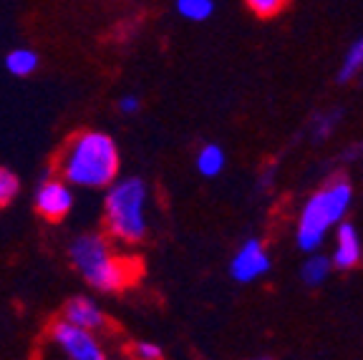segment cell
<instances>
[{"mask_svg":"<svg viewBox=\"0 0 363 360\" xmlns=\"http://www.w3.org/2000/svg\"><path fill=\"white\" fill-rule=\"evenodd\" d=\"M71 265L99 293H121L142 277V259L119 254L113 249L111 237L99 232L79 235L68 247Z\"/></svg>","mask_w":363,"mask_h":360,"instance_id":"6da1fadb","label":"cell"},{"mask_svg":"<svg viewBox=\"0 0 363 360\" xmlns=\"http://www.w3.org/2000/svg\"><path fill=\"white\" fill-rule=\"evenodd\" d=\"M119 147L104 131H81L66 141L56 171L71 186L106 189L119 176Z\"/></svg>","mask_w":363,"mask_h":360,"instance_id":"7a4b0ae2","label":"cell"},{"mask_svg":"<svg viewBox=\"0 0 363 360\" xmlns=\"http://www.w3.org/2000/svg\"><path fill=\"white\" fill-rule=\"evenodd\" d=\"M149 186L139 176H126L108 184L104 199L106 235L121 244H139L147 237Z\"/></svg>","mask_w":363,"mask_h":360,"instance_id":"3957f363","label":"cell"},{"mask_svg":"<svg viewBox=\"0 0 363 360\" xmlns=\"http://www.w3.org/2000/svg\"><path fill=\"white\" fill-rule=\"evenodd\" d=\"M353 189L346 179H333L323 189H318L306 202L298 222V247L315 252L323 244L330 227L338 225L351 207Z\"/></svg>","mask_w":363,"mask_h":360,"instance_id":"277c9868","label":"cell"},{"mask_svg":"<svg viewBox=\"0 0 363 360\" xmlns=\"http://www.w3.org/2000/svg\"><path fill=\"white\" fill-rule=\"evenodd\" d=\"M48 343L58 348V353L68 360H104L106 350H104L101 340L96 338V332L89 327H81L68 322L66 317L56 320L48 327Z\"/></svg>","mask_w":363,"mask_h":360,"instance_id":"5b68a950","label":"cell"},{"mask_svg":"<svg viewBox=\"0 0 363 360\" xmlns=\"http://www.w3.org/2000/svg\"><path fill=\"white\" fill-rule=\"evenodd\" d=\"M74 207V191L71 184L61 176H51V179L40 181L38 191H35V212L48 222H61Z\"/></svg>","mask_w":363,"mask_h":360,"instance_id":"8992f818","label":"cell"},{"mask_svg":"<svg viewBox=\"0 0 363 360\" xmlns=\"http://www.w3.org/2000/svg\"><path fill=\"white\" fill-rule=\"evenodd\" d=\"M270 270V257H267L265 247L260 240H247L242 247L238 249V254L230 262V275L238 282H255L257 277H262Z\"/></svg>","mask_w":363,"mask_h":360,"instance_id":"52a82bcc","label":"cell"},{"mask_svg":"<svg viewBox=\"0 0 363 360\" xmlns=\"http://www.w3.org/2000/svg\"><path fill=\"white\" fill-rule=\"evenodd\" d=\"M63 317L68 322H74V325H81V327H89V330L99 332L108 325V317L104 315V310L99 308L96 303L86 295H76V298L66 300L63 305Z\"/></svg>","mask_w":363,"mask_h":360,"instance_id":"ba28073f","label":"cell"},{"mask_svg":"<svg viewBox=\"0 0 363 360\" xmlns=\"http://www.w3.org/2000/svg\"><path fill=\"white\" fill-rule=\"evenodd\" d=\"M363 247H361V237H358L356 227L351 222H338V235H335V249H333V262L338 270H351L361 262Z\"/></svg>","mask_w":363,"mask_h":360,"instance_id":"9c48e42d","label":"cell"},{"mask_svg":"<svg viewBox=\"0 0 363 360\" xmlns=\"http://www.w3.org/2000/svg\"><path fill=\"white\" fill-rule=\"evenodd\" d=\"M225 152H222L217 144H207V147L199 149L197 154V169L202 176H217L222 174V169H225Z\"/></svg>","mask_w":363,"mask_h":360,"instance_id":"30bf717a","label":"cell"},{"mask_svg":"<svg viewBox=\"0 0 363 360\" xmlns=\"http://www.w3.org/2000/svg\"><path fill=\"white\" fill-rule=\"evenodd\" d=\"M6 68L13 76H30L38 68V56L30 48H16L6 56Z\"/></svg>","mask_w":363,"mask_h":360,"instance_id":"8fae6325","label":"cell"},{"mask_svg":"<svg viewBox=\"0 0 363 360\" xmlns=\"http://www.w3.org/2000/svg\"><path fill=\"white\" fill-rule=\"evenodd\" d=\"M361 68H363V35L348 48L346 56H343V63H340V71H338V81L340 84H348L351 79H356Z\"/></svg>","mask_w":363,"mask_h":360,"instance_id":"7c38bea8","label":"cell"},{"mask_svg":"<svg viewBox=\"0 0 363 360\" xmlns=\"http://www.w3.org/2000/svg\"><path fill=\"white\" fill-rule=\"evenodd\" d=\"M177 13L187 21L202 23L215 13V3L212 0H177Z\"/></svg>","mask_w":363,"mask_h":360,"instance_id":"4fadbf2b","label":"cell"},{"mask_svg":"<svg viewBox=\"0 0 363 360\" xmlns=\"http://www.w3.org/2000/svg\"><path fill=\"white\" fill-rule=\"evenodd\" d=\"M328 272H330V259L323 257V254H315V257H311L306 265H303L301 277H303V282H306V285L315 287V285H320L325 277H328Z\"/></svg>","mask_w":363,"mask_h":360,"instance_id":"5bb4252c","label":"cell"},{"mask_svg":"<svg viewBox=\"0 0 363 360\" xmlns=\"http://www.w3.org/2000/svg\"><path fill=\"white\" fill-rule=\"evenodd\" d=\"M18 189H21L18 176L13 174L11 169H6V167H0V209L8 207V204L16 199Z\"/></svg>","mask_w":363,"mask_h":360,"instance_id":"9a60e30c","label":"cell"},{"mask_svg":"<svg viewBox=\"0 0 363 360\" xmlns=\"http://www.w3.org/2000/svg\"><path fill=\"white\" fill-rule=\"evenodd\" d=\"M245 3L260 18H275L285 8V0H245Z\"/></svg>","mask_w":363,"mask_h":360,"instance_id":"2e32d148","label":"cell"},{"mask_svg":"<svg viewBox=\"0 0 363 360\" xmlns=\"http://www.w3.org/2000/svg\"><path fill=\"white\" fill-rule=\"evenodd\" d=\"M131 355L139 360H162L164 358V353H162V348L154 343H136L134 348H131Z\"/></svg>","mask_w":363,"mask_h":360,"instance_id":"e0dca14e","label":"cell"},{"mask_svg":"<svg viewBox=\"0 0 363 360\" xmlns=\"http://www.w3.org/2000/svg\"><path fill=\"white\" fill-rule=\"evenodd\" d=\"M139 106H142V101H139V96H134V94L121 96L119 108H121L124 113H136V111H139Z\"/></svg>","mask_w":363,"mask_h":360,"instance_id":"ac0fdd59","label":"cell"}]
</instances>
